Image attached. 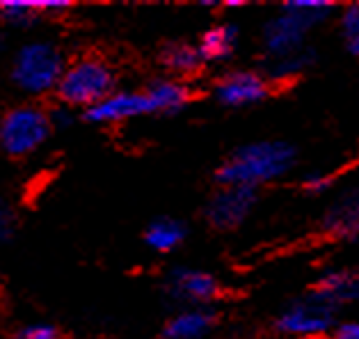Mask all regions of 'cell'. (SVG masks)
<instances>
[{
  "label": "cell",
  "instance_id": "cell-5",
  "mask_svg": "<svg viewBox=\"0 0 359 339\" xmlns=\"http://www.w3.org/2000/svg\"><path fill=\"white\" fill-rule=\"evenodd\" d=\"M334 307L320 300L316 293L297 298L277 317L275 328L286 337L293 339H316L330 335L334 328Z\"/></svg>",
  "mask_w": 359,
  "mask_h": 339
},
{
  "label": "cell",
  "instance_id": "cell-11",
  "mask_svg": "<svg viewBox=\"0 0 359 339\" xmlns=\"http://www.w3.org/2000/svg\"><path fill=\"white\" fill-rule=\"evenodd\" d=\"M320 232L334 241H359V188L341 195L320 218Z\"/></svg>",
  "mask_w": 359,
  "mask_h": 339
},
{
  "label": "cell",
  "instance_id": "cell-26",
  "mask_svg": "<svg viewBox=\"0 0 359 339\" xmlns=\"http://www.w3.org/2000/svg\"><path fill=\"white\" fill-rule=\"evenodd\" d=\"M224 5H226V7H243V5H245V0H226Z\"/></svg>",
  "mask_w": 359,
  "mask_h": 339
},
{
  "label": "cell",
  "instance_id": "cell-18",
  "mask_svg": "<svg viewBox=\"0 0 359 339\" xmlns=\"http://www.w3.org/2000/svg\"><path fill=\"white\" fill-rule=\"evenodd\" d=\"M161 60L168 72L174 74V78H181L186 81L188 76H195L201 65H204V58H201L197 46L190 44H170L163 48Z\"/></svg>",
  "mask_w": 359,
  "mask_h": 339
},
{
  "label": "cell",
  "instance_id": "cell-13",
  "mask_svg": "<svg viewBox=\"0 0 359 339\" xmlns=\"http://www.w3.org/2000/svg\"><path fill=\"white\" fill-rule=\"evenodd\" d=\"M147 94L151 99L154 115H174L192 101V88L181 78H158L147 88Z\"/></svg>",
  "mask_w": 359,
  "mask_h": 339
},
{
  "label": "cell",
  "instance_id": "cell-25",
  "mask_svg": "<svg viewBox=\"0 0 359 339\" xmlns=\"http://www.w3.org/2000/svg\"><path fill=\"white\" fill-rule=\"evenodd\" d=\"M327 339H359V321H346L332 328Z\"/></svg>",
  "mask_w": 359,
  "mask_h": 339
},
{
  "label": "cell",
  "instance_id": "cell-10",
  "mask_svg": "<svg viewBox=\"0 0 359 339\" xmlns=\"http://www.w3.org/2000/svg\"><path fill=\"white\" fill-rule=\"evenodd\" d=\"M168 291L190 307H206L220 293V282L201 268H174L168 277Z\"/></svg>",
  "mask_w": 359,
  "mask_h": 339
},
{
  "label": "cell",
  "instance_id": "cell-24",
  "mask_svg": "<svg viewBox=\"0 0 359 339\" xmlns=\"http://www.w3.org/2000/svg\"><path fill=\"white\" fill-rule=\"evenodd\" d=\"M330 186H332V177L320 175V172H316V175H309L304 179V184H302V188L306 190V193H311V195L325 193Z\"/></svg>",
  "mask_w": 359,
  "mask_h": 339
},
{
  "label": "cell",
  "instance_id": "cell-19",
  "mask_svg": "<svg viewBox=\"0 0 359 339\" xmlns=\"http://www.w3.org/2000/svg\"><path fill=\"white\" fill-rule=\"evenodd\" d=\"M284 7L291 10L297 19H302L313 30L334 14L337 5L330 3V0H288V3H284Z\"/></svg>",
  "mask_w": 359,
  "mask_h": 339
},
{
  "label": "cell",
  "instance_id": "cell-7",
  "mask_svg": "<svg viewBox=\"0 0 359 339\" xmlns=\"http://www.w3.org/2000/svg\"><path fill=\"white\" fill-rule=\"evenodd\" d=\"M254 204H257V190L220 186V190H215L208 199L204 218L217 232H231L250 218Z\"/></svg>",
  "mask_w": 359,
  "mask_h": 339
},
{
  "label": "cell",
  "instance_id": "cell-16",
  "mask_svg": "<svg viewBox=\"0 0 359 339\" xmlns=\"http://www.w3.org/2000/svg\"><path fill=\"white\" fill-rule=\"evenodd\" d=\"M236 39H238V32H236L233 25L220 23L201 34L197 48L201 58H204V62H220V60H226L233 53Z\"/></svg>",
  "mask_w": 359,
  "mask_h": 339
},
{
  "label": "cell",
  "instance_id": "cell-12",
  "mask_svg": "<svg viewBox=\"0 0 359 339\" xmlns=\"http://www.w3.org/2000/svg\"><path fill=\"white\" fill-rule=\"evenodd\" d=\"M313 293L330 307H341L359 300V268H334L320 275L313 284Z\"/></svg>",
  "mask_w": 359,
  "mask_h": 339
},
{
  "label": "cell",
  "instance_id": "cell-15",
  "mask_svg": "<svg viewBox=\"0 0 359 339\" xmlns=\"http://www.w3.org/2000/svg\"><path fill=\"white\" fill-rule=\"evenodd\" d=\"M69 0H0V19L10 25H28L41 14H62Z\"/></svg>",
  "mask_w": 359,
  "mask_h": 339
},
{
  "label": "cell",
  "instance_id": "cell-20",
  "mask_svg": "<svg viewBox=\"0 0 359 339\" xmlns=\"http://www.w3.org/2000/svg\"><path fill=\"white\" fill-rule=\"evenodd\" d=\"M339 34L346 51L353 58H359V0L350 3L341 10L339 16Z\"/></svg>",
  "mask_w": 359,
  "mask_h": 339
},
{
  "label": "cell",
  "instance_id": "cell-14",
  "mask_svg": "<svg viewBox=\"0 0 359 339\" xmlns=\"http://www.w3.org/2000/svg\"><path fill=\"white\" fill-rule=\"evenodd\" d=\"M215 326V314L206 307H186L163 328L165 339H204Z\"/></svg>",
  "mask_w": 359,
  "mask_h": 339
},
{
  "label": "cell",
  "instance_id": "cell-2",
  "mask_svg": "<svg viewBox=\"0 0 359 339\" xmlns=\"http://www.w3.org/2000/svg\"><path fill=\"white\" fill-rule=\"evenodd\" d=\"M115 90V72L103 58L85 55L67 65L62 81L57 85V97L69 108H85V112L99 106Z\"/></svg>",
  "mask_w": 359,
  "mask_h": 339
},
{
  "label": "cell",
  "instance_id": "cell-22",
  "mask_svg": "<svg viewBox=\"0 0 359 339\" xmlns=\"http://www.w3.org/2000/svg\"><path fill=\"white\" fill-rule=\"evenodd\" d=\"M16 339H60V333L50 324H28L19 330Z\"/></svg>",
  "mask_w": 359,
  "mask_h": 339
},
{
  "label": "cell",
  "instance_id": "cell-17",
  "mask_svg": "<svg viewBox=\"0 0 359 339\" xmlns=\"http://www.w3.org/2000/svg\"><path fill=\"white\" fill-rule=\"evenodd\" d=\"M144 241L154 252L168 255V252H174L186 241V225L174 218H158L147 227Z\"/></svg>",
  "mask_w": 359,
  "mask_h": 339
},
{
  "label": "cell",
  "instance_id": "cell-8",
  "mask_svg": "<svg viewBox=\"0 0 359 339\" xmlns=\"http://www.w3.org/2000/svg\"><path fill=\"white\" fill-rule=\"evenodd\" d=\"M270 94V78L252 72V69H236L224 74L215 83V99L226 108H248L261 103Z\"/></svg>",
  "mask_w": 359,
  "mask_h": 339
},
{
  "label": "cell",
  "instance_id": "cell-9",
  "mask_svg": "<svg viewBox=\"0 0 359 339\" xmlns=\"http://www.w3.org/2000/svg\"><path fill=\"white\" fill-rule=\"evenodd\" d=\"M154 115L151 99L147 90H121L112 92L108 99H103L99 106H94L85 112V117L94 124H121V121Z\"/></svg>",
  "mask_w": 359,
  "mask_h": 339
},
{
  "label": "cell",
  "instance_id": "cell-6",
  "mask_svg": "<svg viewBox=\"0 0 359 339\" xmlns=\"http://www.w3.org/2000/svg\"><path fill=\"white\" fill-rule=\"evenodd\" d=\"M309 32L311 28L302 19H297L284 5L279 7V12L264 25V32H261V41H264V51L270 62L304 51V39Z\"/></svg>",
  "mask_w": 359,
  "mask_h": 339
},
{
  "label": "cell",
  "instance_id": "cell-1",
  "mask_svg": "<svg viewBox=\"0 0 359 339\" xmlns=\"http://www.w3.org/2000/svg\"><path fill=\"white\" fill-rule=\"evenodd\" d=\"M295 165V149L284 140H259L233 149L215 170L220 186L259 190L286 177Z\"/></svg>",
  "mask_w": 359,
  "mask_h": 339
},
{
  "label": "cell",
  "instance_id": "cell-23",
  "mask_svg": "<svg viewBox=\"0 0 359 339\" xmlns=\"http://www.w3.org/2000/svg\"><path fill=\"white\" fill-rule=\"evenodd\" d=\"M14 232V208L5 197H0V243H5Z\"/></svg>",
  "mask_w": 359,
  "mask_h": 339
},
{
  "label": "cell",
  "instance_id": "cell-4",
  "mask_svg": "<svg viewBox=\"0 0 359 339\" xmlns=\"http://www.w3.org/2000/svg\"><path fill=\"white\" fill-rule=\"evenodd\" d=\"M53 131V117L34 103H21L0 115V147L10 156L37 152Z\"/></svg>",
  "mask_w": 359,
  "mask_h": 339
},
{
  "label": "cell",
  "instance_id": "cell-21",
  "mask_svg": "<svg viewBox=\"0 0 359 339\" xmlns=\"http://www.w3.org/2000/svg\"><path fill=\"white\" fill-rule=\"evenodd\" d=\"M311 51H300V53H295L291 58H284V60H277L273 62V69H270V76L275 78V81H293L297 78L306 67L311 65Z\"/></svg>",
  "mask_w": 359,
  "mask_h": 339
},
{
  "label": "cell",
  "instance_id": "cell-3",
  "mask_svg": "<svg viewBox=\"0 0 359 339\" xmlns=\"http://www.w3.org/2000/svg\"><path fill=\"white\" fill-rule=\"evenodd\" d=\"M65 69V55L53 41H30L14 55L12 81L30 97H43L48 92H57Z\"/></svg>",
  "mask_w": 359,
  "mask_h": 339
}]
</instances>
